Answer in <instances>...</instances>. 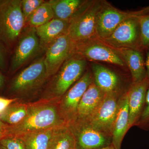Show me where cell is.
Listing matches in <instances>:
<instances>
[{"label": "cell", "instance_id": "cell-26", "mask_svg": "<svg viewBox=\"0 0 149 149\" xmlns=\"http://www.w3.org/2000/svg\"><path fill=\"white\" fill-rule=\"evenodd\" d=\"M46 1L44 0H22L21 8L25 22L30 15L42 4Z\"/></svg>", "mask_w": 149, "mask_h": 149}, {"label": "cell", "instance_id": "cell-16", "mask_svg": "<svg viewBox=\"0 0 149 149\" xmlns=\"http://www.w3.org/2000/svg\"><path fill=\"white\" fill-rule=\"evenodd\" d=\"M129 128L128 92L119 98L116 116L111 131V145L115 149H120L125 133Z\"/></svg>", "mask_w": 149, "mask_h": 149}, {"label": "cell", "instance_id": "cell-33", "mask_svg": "<svg viewBox=\"0 0 149 149\" xmlns=\"http://www.w3.org/2000/svg\"><path fill=\"white\" fill-rule=\"evenodd\" d=\"M5 85V77L1 72H0V92L3 89Z\"/></svg>", "mask_w": 149, "mask_h": 149}, {"label": "cell", "instance_id": "cell-17", "mask_svg": "<svg viewBox=\"0 0 149 149\" xmlns=\"http://www.w3.org/2000/svg\"><path fill=\"white\" fill-rule=\"evenodd\" d=\"M105 94L93 82L80 100L74 121L84 120L90 116L100 103Z\"/></svg>", "mask_w": 149, "mask_h": 149}, {"label": "cell", "instance_id": "cell-25", "mask_svg": "<svg viewBox=\"0 0 149 149\" xmlns=\"http://www.w3.org/2000/svg\"><path fill=\"white\" fill-rule=\"evenodd\" d=\"M134 13L140 25L141 49L145 52L149 49V5Z\"/></svg>", "mask_w": 149, "mask_h": 149}, {"label": "cell", "instance_id": "cell-34", "mask_svg": "<svg viewBox=\"0 0 149 149\" xmlns=\"http://www.w3.org/2000/svg\"><path fill=\"white\" fill-rule=\"evenodd\" d=\"M98 149H115L114 147L112 145H110L109 146H108L104 147V148H100Z\"/></svg>", "mask_w": 149, "mask_h": 149}, {"label": "cell", "instance_id": "cell-27", "mask_svg": "<svg viewBox=\"0 0 149 149\" xmlns=\"http://www.w3.org/2000/svg\"><path fill=\"white\" fill-rule=\"evenodd\" d=\"M0 145L6 149H26L24 141L19 136L3 137L0 140Z\"/></svg>", "mask_w": 149, "mask_h": 149}, {"label": "cell", "instance_id": "cell-23", "mask_svg": "<svg viewBox=\"0 0 149 149\" xmlns=\"http://www.w3.org/2000/svg\"><path fill=\"white\" fill-rule=\"evenodd\" d=\"M31 104L17 101L11 104L0 115V120L7 125H14L21 121L27 115Z\"/></svg>", "mask_w": 149, "mask_h": 149}, {"label": "cell", "instance_id": "cell-12", "mask_svg": "<svg viewBox=\"0 0 149 149\" xmlns=\"http://www.w3.org/2000/svg\"><path fill=\"white\" fill-rule=\"evenodd\" d=\"M17 42L9 68V71L12 73L18 70L36 54L41 45L35 28L33 27L21 35Z\"/></svg>", "mask_w": 149, "mask_h": 149}, {"label": "cell", "instance_id": "cell-21", "mask_svg": "<svg viewBox=\"0 0 149 149\" xmlns=\"http://www.w3.org/2000/svg\"><path fill=\"white\" fill-rule=\"evenodd\" d=\"M77 139L70 125L56 128L48 149H76Z\"/></svg>", "mask_w": 149, "mask_h": 149}, {"label": "cell", "instance_id": "cell-2", "mask_svg": "<svg viewBox=\"0 0 149 149\" xmlns=\"http://www.w3.org/2000/svg\"><path fill=\"white\" fill-rule=\"evenodd\" d=\"M25 22L20 0H0V41L8 50L18 40Z\"/></svg>", "mask_w": 149, "mask_h": 149}, {"label": "cell", "instance_id": "cell-32", "mask_svg": "<svg viewBox=\"0 0 149 149\" xmlns=\"http://www.w3.org/2000/svg\"><path fill=\"white\" fill-rule=\"evenodd\" d=\"M6 124L0 120V140L4 137Z\"/></svg>", "mask_w": 149, "mask_h": 149}, {"label": "cell", "instance_id": "cell-6", "mask_svg": "<svg viewBox=\"0 0 149 149\" xmlns=\"http://www.w3.org/2000/svg\"><path fill=\"white\" fill-rule=\"evenodd\" d=\"M132 12V16L121 22L109 37L101 40L113 48H130L143 51L139 19L134 12Z\"/></svg>", "mask_w": 149, "mask_h": 149}, {"label": "cell", "instance_id": "cell-36", "mask_svg": "<svg viewBox=\"0 0 149 149\" xmlns=\"http://www.w3.org/2000/svg\"><path fill=\"white\" fill-rule=\"evenodd\" d=\"M78 149V148H77V149Z\"/></svg>", "mask_w": 149, "mask_h": 149}, {"label": "cell", "instance_id": "cell-24", "mask_svg": "<svg viewBox=\"0 0 149 149\" xmlns=\"http://www.w3.org/2000/svg\"><path fill=\"white\" fill-rule=\"evenodd\" d=\"M54 17L51 4L49 1H45L33 12L27 22L31 27L35 28L46 24Z\"/></svg>", "mask_w": 149, "mask_h": 149}, {"label": "cell", "instance_id": "cell-7", "mask_svg": "<svg viewBox=\"0 0 149 149\" xmlns=\"http://www.w3.org/2000/svg\"><path fill=\"white\" fill-rule=\"evenodd\" d=\"M87 65V60L77 55H73L67 59L56 73L51 86L54 97L63 95L70 86L83 76Z\"/></svg>", "mask_w": 149, "mask_h": 149}, {"label": "cell", "instance_id": "cell-31", "mask_svg": "<svg viewBox=\"0 0 149 149\" xmlns=\"http://www.w3.org/2000/svg\"><path fill=\"white\" fill-rule=\"evenodd\" d=\"M146 53V57H145V62H146V68L147 78L149 80V49L145 51Z\"/></svg>", "mask_w": 149, "mask_h": 149}, {"label": "cell", "instance_id": "cell-18", "mask_svg": "<svg viewBox=\"0 0 149 149\" xmlns=\"http://www.w3.org/2000/svg\"><path fill=\"white\" fill-rule=\"evenodd\" d=\"M91 65L94 83L100 89L105 93L120 92V79L115 72L96 63Z\"/></svg>", "mask_w": 149, "mask_h": 149}, {"label": "cell", "instance_id": "cell-1", "mask_svg": "<svg viewBox=\"0 0 149 149\" xmlns=\"http://www.w3.org/2000/svg\"><path fill=\"white\" fill-rule=\"evenodd\" d=\"M59 101L53 99L31 104L27 115L21 121L15 125L6 124L4 137L20 136L39 130L70 125L61 113Z\"/></svg>", "mask_w": 149, "mask_h": 149}, {"label": "cell", "instance_id": "cell-13", "mask_svg": "<svg viewBox=\"0 0 149 149\" xmlns=\"http://www.w3.org/2000/svg\"><path fill=\"white\" fill-rule=\"evenodd\" d=\"M70 126L76 136L79 149H98L111 145L109 136L84 120H75Z\"/></svg>", "mask_w": 149, "mask_h": 149}, {"label": "cell", "instance_id": "cell-15", "mask_svg": "<svg viewBox=\"0 0 149 149\" xmlns=\"http://www.w3.org/2000/svg\"><path fill=\"white\" fill-rule=\"evenodd\" d=\"M149 88V80L132 84L128 92L129 108V128L138 122L143 110L147 91Z\"/></svg>", "mask_w": 149, "mask_h": 149}, {"label": "cell", "instance_id": "cell-30", "mask_svg": "<svg viewBox=\"0 0 149 149\" xmlns=\"http://www.w3.org/2000/svg\"><path fill=\"white\" fill-rule=\"evenodd\" d=\"M18 99L8 98L0 97V115L13 102L17 101Z\"/></svg>", "mask_w": 149, "mask_h": 149}, {"label": "cell", "instance_id": "cell-10", "mask_svg": "<svg viewBox=\"0 0 149 149\" xmlns=\"http://www.w3.org/2000/svg\"><path fill=\"white\" fill-rule=\"evenodd\" d=\"M93 82L92 72L88 70L59 101L61 113L70 125L74 121L77 107L83 95Z\"/></svg>", "mask_w": 149, "mask_h": 149}, {"label": "cell", "instance_id": "cell-14", "mask_svg": "<svg viewBox=\"0 0 149 149\" xmlns=\"http://www.w3.org/2000/svg\"><path fill=\"white\" fill-rule=\"evenodd\" d=\"M114 49L130 70L133 84L140 83L146 78L145 52L130 48Z\"/></svg>", "mask_w": 149, "mask_h": 149}, {"label": "cell", "instance_id": "cell-5", "mask_svg": "<svg viewBox=\"0 0 149 149\" xmlns=\"http://www.w3.org/2000/svg\"><path fill=\"white\" fill-rule=\"evenodd\" d=\"M74 54L80 56L86 60L104 62L121 67L126 66L114 48L98 38L75 43Z\"/></svg>", "mask_w": 149, "mask_h": 149}, {"label": "cell", "instance_id": "cell-11", "mask_svg": "<svg viewBox=\"0 0 149 149\" xmlns=\"http://www.w3.org/2000/svg\"><path fill=\"white\" fill-rule=\"evenodd\" d=\"M132 12H126L119 10L106 1H102L101 6L96 18L97 38L102 40L109 37L121 22L132 16Z\"/></svg>", "mask_w": 149, "mask_h": 149}, {"label": "cell", "instance_id": "cell-9", "mask_svg": "<svg viewBox=\"0 0 149 149\" xmlns=\"http://www.w3.org/2000/svg\"><path fill=\"white\" fill-rule=\"evenodd\" d=\"M74 45L75 42L67 33L48 45L44 56L48 78L56 74L65 61L74 55Z\"/></svg>", "mask_w": 149, "mask_h": 149}, {"label": "cell", "instance_id": "cell-19", "mask_svg": "<svg viewBox=\"0 0 149 149\" xmlns=\"http://www.w3.org/2000/svg\"><path fill=\"white\" fill-rule=\"evenodd\" d=\"M54 18L69 22L70 23L80 13L88 1L84 0H51Z\"/></svg>", "mask_w": 149, "mask_h": 149}, {"label": "cell", "instance_id": "cell-28", "mask_svg": "<svg viewBox=\"0 0 149 149\" xmlns=\"http://www.w3.org/2000/svg\"><path fill=\"white\" fill-rule=\"evenodd\" d=\"M138 122L143 128H149V88L147 92L145 106Z\"/></svg>", "mask_w": 149, "mask_h": 149}, {"label": "cell", "instance_id": "cell-3", "mask_svg": "<svg viewBox=\"0 0 149 149\" xmlns=\"http://www.w3.org/2000/svg\"><path fill=\"white\" fill-rule=\"evenodd\" d=\"M102 1H88L84 8L70 22L68 34L74 42L98 38L96 33L97 14Z\"/></svg>", "mask_w": 149, "mask_h": 149}, {"label": "cell", "instance_id": "cell-35", "mask_svg": "<svg viewBox=\"0 0 149 149\" xmlns=\"http://www.w3.org/2000/svg\"><path fill=\"white\" fill-rule=\"evenodd\" d=\"M0 149H6L4 147H3L2 146H1V145H0Z\"/></svg>", "mask_w": 149, "mask_h": 149}, {"label": "cell", "instance_id": "cell-22", "mask_svg": "<svg viewBox=\"0 0 149 149\" xmlns=\"http://www.w3.org/2000/svg\"><path fill=\"white\" fill-rule=\"evenodd\" d=\"M57 128L39 130L16 136L23 140L26 149H48L52 136Z\"/></svg>", "mask_w": 149, "mask_h": 149}, {"label": "cell", "instance_id": "cell-4", "mask_svg": "<svg viewBox=\"0 0 149 149\" xmlns=\"http://www.w3.org/2000/svg\"><path fill=\"white\" fill-rule=\"evenodd\" d=\"M48 78L44 56L38 59L13 77L9 83V95L26 93L40 87Z\"/></svg>", "mask_w": 149, "mask_h": 149}, {"label": "cell", "instance_id": "cell-20", "mask_svg": "<svg viewBox=\"0 0 149 149\" xmlns=\"http://www.w3.org/2000/svg\"><path fill=\"white\" fill-rule=\"evenodd\" d=\"M70 24L69 22L54 18L46 24L35 28L41 45L47 46L59 36L68 34Z\"/></svg>", "mask_w": 149, "mask_h": 149}, {"label": "cell", "instance_id": "cell-8", "mask_svg": "<svg viewBox=\"0 0 149 149\" xmlns=\"http://www.w3.org/2000/svg\"><path fill=\"white\" fill-rule=\"evenodd\" d=\"M119 92L105 94L103 100L93 113L83 120L94 128L111 136L112 128L117 113Z\"/></svg>", "mask_w": 149, "mask_h": 149}, {"label": "cell", "instance_id": "cell-29", "mask_svg": "<svg viewBox=\"0 0 149 149\" xmlns=\"http://www.w3.org/2000/svg\"><path fill=\"white\" fill-rule=\"evenodd\" d=\"M8 49L5 45L0 41V70L3 71H6L8 69L7 61V53Z\"/></svg>", "mask_w": 149, "mask_h": 149}]
</instances>
